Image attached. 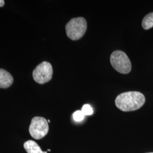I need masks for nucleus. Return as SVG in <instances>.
<instances>
[{
  "mask_svg": "<svg viewBox=\"0 0 153 153\" xmlns=\"http://www.w3.org/2000/svg\"><path fill=\"white\" fill-rule=\"evenodd\" d=\"M53 75L52 66L47 61H43L37 66L33 73L34 81L39 84L49 82Z\"/></svg>",
  "mask_w": 153,
  "mask_h": 153,
  "instance_id": "nucleus-5",
  "label": "nucleus"
},
{
  "mask_svg": "<svg viewBox=\"0 0 153 153\" xmlns=\"http://www.w3.org/2000/svg\"><path fill=\"white\" fill-rule=\"evenodd\" d=\"M5 5V1L4 0H0V7H2Z\"/></svg>",
  "mask_w": 153,
  "mask_h": 153,
  "instance_id": "nucleus-11",
  "label": "nucleus"
},
{
  "mask_svg": "<svg viewBox=\"0 0 153 153\" xmlns=\"http://www.w3.org/2000/svg\"><path fill=\"white\" fill-rule=\"evenodd\" d=\"M49 131L48 121L43 117L36 116L31 120L29 127L30 135L36 140H40L45 137Z\"/></svg>",
  "mask_w": 153,
  "mask_h": 153,
  "instance_id": "nucleus-4",
  "label": "nucleus"
},
{
  "mask_svg": "<svg viewBox=\"0 0 153 153\" xmlns=\"http://www.w3.org/2000/svg\"><path fill=\"white\" fill-rule=\"evenodd\" d=\"M81 111L85 116H90L93 114V109L90 105L85 104L82 107Z\"/></svg>",
  "mask_w": 153,
  "mask_h": 153,
  "instance_id": "nucleus-9",
  "label": "nucleus"
},
{
  "mask_svg": "<svg viewBox=\"0 0 153 153\" xmlns=\"http://www.w3.org/2000/svg\"></svg>",
  "mask_w": 153,
  "mask_h": 153,
  "instance_id": "nucleus-12",
  "label": "nucleus"
},
{
  "mask_svg": "<svg viewBox=\"0 0 153 153\" xmlns=\"http://www.w3.org/2000/svg\"><path fill=\"white\" fill-rule=\"evenodd\" d=\"M88 28L86 20L83 17L71 19L65 26L68 37L72 40H77L82 38Z\"/></svg>",
  "mask_w": 153,
  "mask_h": 153,
  "instance_id": "nucleus-2",
  "label": "nucleus"
},
{
  "mask_svg": "<svg viewBox=\"0 0 153 153\" xmlns=\"http://www.w3.org/2000/svg\"><path fill=\"white\" fill-rule=\"evenodd\" d=\"M110 62L116 71L122 74H128L131 71V64L125 52L121 51H115L110 57Z\"/></svg>",
  "mask_w": 153,
  "mask_h": 153,
  "instance_id": "nucleus-3",
  "label": "nucleus"
},
{
  "mask_svg": "<svg viewBox=\"0 0 153 153\" xmlns=\"http://www.w3.org/2000/svg\"><path fill=\"white\" fill-rule=\"evenodd\" d=\"M145 102L144 95L138 91L121 93L115 99L116 107L124 112L133 111L140 109Z\"/></svg>",
  "mask_w": 153,
  "mask_h": 153,
  "instance_id": "nucleus-1",
  "label": "nucleus"
},
{
  "mask_svg": "<svg viewBox=\"0 0 153 153\" xmlns=\"http://www.w3.org/2000/svg\"><path fill=\"white\" fill-rule=\"evenodd\" d=\"M23 146L27 153H44L38 144L33 140L25 142Z\"/></svg>",
  "mask_w": 153,
  "mask_h": 153,
  "instance_id": "nucleus-7",
  "label": "nucleus"
},
{
  "mask_svg": "<svg viewBox=\"0 0 153 153\" xmlns=\"http://www.w3.org/2000/svg\"><path fill=\"white\" fill-rule=\"evenodd\" d=\"M142 27L145 30H149L153 27V12L146 15L143 19Z\"/></svg>",
  "mask_w": 153,
  "mask_h": 153,
  "instance_id": "nucleus-8",
  "label": "nucleus"
},
{
  "mask_svg": "<svg viewBox=\"0 0 153 153\" xmlns=\"http://www.w3.org/2000/svg\"><path fill=\"white\" fill-rule=\"evenodd\" d=\"M85 115L82 113L81 111H76L73 114V118L74 120L76 122L81 121L84 119Z\"/></svg>",
  "mask_w": 153,
  "mask_h": 153,
  "instance_id": "nucleus-10",
  "label": "nucleus"
},
{
  "mask_svg": "<svg viewBox=\"0 0 153 153\" xmlns=\"http://www.w3.org/2000/svg\"><path fill=\"white\" fill-rule=\"evenodd\" d=\"M14 82L11 74L5 69H0V88H9Z\"/></svg>",
  "mask_w": 153,
  "mask_h": 153,
  "instance_id": "nucleus-6",
  "label": "nucleus"
}]
</instances>
